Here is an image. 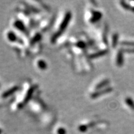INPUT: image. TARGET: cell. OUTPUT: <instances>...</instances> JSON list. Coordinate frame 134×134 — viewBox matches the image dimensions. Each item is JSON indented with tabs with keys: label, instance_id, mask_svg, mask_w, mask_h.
Returning <instances> with one entry per match:
<instances>
[{
	"label": "cell",
	"instance_id": "1",
	"mask_svg": "<svg viewBox=\"0 0 134 134\" xmlns=\"http://www.w3.org/2000/svg\"><path fill=\"white\" fill-rule=\"evenodd\" d=\"M71 18V13H70V12L67 13L66 15H65L64 19H63L62 23L61 26H60V30L58 31V32L55 35H54V36L53 37L52 41H55V39H56L58 37H59V36H60V34H61L62 32L64 31L65 29H66L67 26H68V23H69V22L70 21Z\"/></svg>",
	"mask_w": 134,
	"mask_h": 134
},
{
	"label": "cell",
	"instance_id": "2",
	"mask_svg": "<svg viewBox=\"0 0 134 134\" xmlns=\"http://www.w3.org/2000/svg\"><path fill=\"white\" fill-rule=\"evenodd\" d=\"M18 90V86H15V87H13L11 89H10V90H8V91H6V92H4V93L2 95V97L3 98H7V97L9 96L10 95L13 94V93H15L17 90Z\"/></svg>",
	"mask_w": 134,
	"mask_h": 134
},
{
	"label": "cell",
	"instance_id": "3",
	"mask_svg": "<svg viewBox=\"0 0 134 134\" xmlns=\"http://www.w3.org/2000/svg\"><path fill=\"white\" fill-rule=\"evenodd\" d=\"M111 91V88H108V89H105V90H103V91H98L96 92V93H94L92 94V98H98V97L101 96L102 94L104 93H109V92H110Z\"/></svg>",
	"mask_w": 134,
	"mask_h": 134
},
{
	"label": "cell",
	"instance_id": "4",
	"mask_svg": "<svg viewBox=\"0 0 134 134\" xmlns=\"http://www.w3.org/2000/svg\"><path fill=\"white\" fill-rule=\"evenodd\" d=\"M106 53H107V51H105V50H103V51L98 52H97L96 53H93V54H92L91 56H90V58H94L99 57H101L103 56V55H105Z\"/></svg>",
	"mask_w": 134,
	"mask_h": 134
},
{
	"label": "cell",
	"instance_id": "5",
	"mask_svg": "<svg viewBox=\"0 0 134 134\" xmlns=\"http://www.w3.org/2000/svg\"><path fill=\"white\" fill-rule=\"evenodd\" d=\"M8 39H9V41L11 42H14L16 41V34H14V33H13V32H8Z\"/></svg>",
	"mask_w": 134,
	"mask_h": 134
},
{
	"label": "cell",
	"instance_id": "6",
	"mask_svg": "<svg viewBox=\"0 0 134 134\" xmlns=\"http://www.w3.org/2000/svg\"><path fill=\"white\" fill-rule=\"evenodd\" d=\"M101 17V14L99 12H94L93 14V17L92 18V22H96Z\"/></svg>",
	"mask_w": 134,
	"mask_h": 134
},
{
	"label": "cell",
	"instance_id": "7",
	"mask_svg": "<svg viewBox=\"0 0 134 134\" xmlns=\"http://www.w3.org/2000/svg\"><path fill=\"white\" fill-rule=\"evenodd\" d=\"M34 89H35L34 87H32V88L31 90H29V92H28V93H27V96L26 97V99H25V100H24L25 102H27L28 100L30 98H31V97L32 96V95L33 92L34 91Z\"/></svg>",
	"mask_w": 134,
	"mask_h": 134
},
{
	"label": "cell",
	"instance_id": "8",
	"mask_svg": "<svg viewBox=\"0 0 134 134\" xmlns=\"http://www.w3.org/2000/svg\"><path fill=\"white\" fill-rule=\"evenodd\" d=\"M38 66L40 68H41V69H44V68H46L47 65L45 62L42 61V60H40L38 62Z\"/></svg>",
	"mask_w": 134,
	"mask_h": 134
},
{
	"label": "cell",
	"instance_id": "9",
	"mask_svg": "<svg viewBox=\"0 0 134 134\" xmlns=\"http://www.w3.org/2000/svg\"><path fill=\"white\" fill-rule=\"evenodd\" d=\"M108 83V81H106V80H104V81H102L101 83H100L99 85H98V86L96 87V90H99V89L102 88V87H103L104 86H105V85H106Z\"/></svg>",
	"mask_w": 134,
	"mask_h": 134
}]
</instances>
